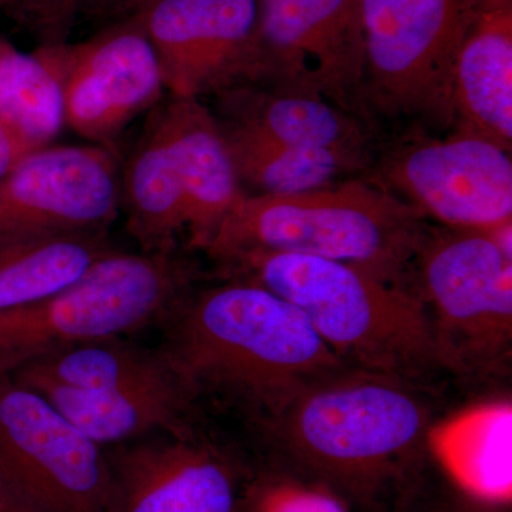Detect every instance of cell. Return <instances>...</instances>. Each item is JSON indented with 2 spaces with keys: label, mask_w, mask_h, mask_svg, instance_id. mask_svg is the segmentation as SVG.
<instances>
[{
  "label": "cell",
  "mask_w": 512,
  "mask_h": 512,
  "mask_svg": "<svg viewBox=\"0 0 512 512\" xmlns=\"http://www.w3.org/2000/svg\"><path fill=\"white\" fill-rule=\"evenodd\" d=\"M163 325L161 349L195 400L215 397L262 426L306 384L348 366L295 305L241 279L191 291Z\"/></svg>",
  "instance_id": "6da1fadb"
},
{
  "label": "cell",
  "mask_w": 512,
  "mask_h": 512,
  "mask_svg": "<svg viewBox=\"0 0 512 512\" xmlns=\"http://www.w3.org/2000/svg\"><path fill=\"white\" fill-rule=\"evenodd\" d=\"M431 423L416 383L348 365L306 384L264 429L303 476L376 511L412 485Z\"/></svg>",
  "instance_id": "7a4b0ae2"
},
{
  "label": "cell",
  "mask_w": 512,
  "mask_h": 512,
  "mask_svg": "<svg viewBox=\"0 0 512 512\" xmlns=\"http://www.w3.org/2000/svg\"><path fill=\"white\" fill-rule=\"evenodd\" d=\"M217 262L228 278L264 286L295 305L348 365L412 383L443 369L426 306L409 285L285 252H239Z\"/></svg>",
  "instance_id": "3957f363"
},
{
  "label": "cell",
  "mask_w": 512,
  "mask_h": 512,
  "mask_svg": "<svg viewBox=\"0 0 512 512\" xmlns=\"http://www.w3.org/2000/svg\"><path fill=\"white\" fill-rule=\"evenodd\" d=\"M427 229L426 217L392 192L350 180L278 197L245 192L207 254L214 261L248 251L315 256L406 285Z\"/></svg>",
  "instance_id": "277c9868"
},
{
  "label": "cell",
  "mask_w": 512,
  "mask_h": 512,
  "mask_svg": "<svg viewBox=\"0 0 512 512\" xmlns=\"http://www.w3.org/2000/svg\"><path fill=\"white\" fill-rule=\"evenodd\" d=\"M195 278L178 251L111 249L72 284L0 316V376L60 350L163 323Z\"/></svg>",
  "instance_id": "5b68a950"
},
{
  "label": "cell",
  "mask_w": 512,
  "mask_h": 512,
  "mask_svg": "<svg viewBox=\"0 0 512 512\" xmlns=\"http://www.w3.org/2000/svg\"><path fill=\"white\" fill-rule=\"evenodd\" d=\"M443 369L484 376L512 348V221L429 228L413 264Z\"/></svg>",
  "instance_id": "8992f818"
},
{
  "label": "cell",
  "mask_w": 512,
  "mask_h": 512,
  "mask_svg": "<svg viewBox=\"0 0 512 512\" xmlns=\"http://www.w3.org/2000/svg\"><path fill=\"white\" fill-rule=\"evenodd\" d=\"M476 0H362L366 110L451 128V86Z\"/></svg>",
  "instance_id": "52a82bcc"
},
{
  "label": "cell",
  "mask_w": 512,
  "mask_h": 512,
  "mask_svg": "<svg viewBox=\"0 0 512 512\" xmlns=\"http://www.w3.org/2000/svg\"><path fill=\"white\" fill-rule=\"evenodd\" d=\"M255 52L251 86L367 114L362 0H258Z\"/></svg>",
  "instance_id": "ba28073f"
},
{
  "label": "cell",
  "mask_w": 512,
  "mask_h": 512,
  "mask_svg": "<svg viewBox=\"0 0 512 512\" xmlns=\"http://www.w3.org/2000/svg\"><path fill=\"white\" fill-rule=\"evenodd\" d=\"M0 473L35 512H110L106 448L13 376H0Z\"/></svg>",
  "instance_id": "9c48e42d"
},
{
  "label": "cell",
  "mask_w": 512,
  "mask_h": 512,
  "mask_svg": "<svg viewBox=\"0 0 512 512\" xmlns=\"http://www.w3.org/2000/svg\"><path fill=\"white\" fill-rule=\"evenodd\" d=\"M116 151L49 146L0 175V247L20 242L107 237L119 217Z\"/></svg>",
  "instance_id": "30bf717a"
},
{
  "label": "cell",
  "mask_w": 512,
  "mask_h": 512,
  "mask_svg": "<svg viewBox=\"0 0 512 512\" xmlns=\"http://www.w3.org/2000/svg\"><path fill=\"white\" fill-rule=\"evenodd\" d=\"M367 180L443 227L488 229L512 221L511 153L484 138L410 134Z\"/></svg>",
  "instance_id": "8fae6325"
},
{
  "label": "cell",
  "mask_w": 512,
  "mask_h": 512,
  "mask_svg": "<svg viewBox=\"0 0 512 512\" xmlns=\"http://www.w3.org/2000/svg\"><path fill=\"white\" fill-rule=\"evenodd\" d=\"M62 87L66 126L114 151L124 130L164 100L160 63L134 20L100 28L79 43L37 47Z\"/></svg>",
  "instance_id": "7c38bea8"
},
{
  "label": "cell",
  "mask_w": 512,
  "mask_h": 512,
  "mask_svg": "<svg viewBox=\"0 0 512 512\" xmlns=\"http://www.w3.org/2000/svg\"><path fill=\"white\" fill-rule=\"evenodd\" d=\"M127 19L153 46L168 96L202 100L254 84L258 0H147Z\"/></svg>",
  "instance_id": "4fadbf2b"
},
{
  "label": "cell",
  "mask_w": 512,
  "mask_h": 512,
  "mask_svg": "<svg viewBox=\"0 0 512 512\" xmlns=\"http://www.w3.org/2000/svg\"><path fill=\"white\" fill-rule=\"evenodd\" d=\"M107 456L110 512H242L241 468L200 429L119 444Z\"/></svg>",
  "instance_id": "5bb4252c"
},
{
  "label": "cell",
  "mask_w": 512,
  "mask_h": 512,
  "mask_svg": "<svg viewBox=\"0 0 512 512\" xmlns=\"http://www.w3.org/2000/svg\"><path fill=\"white\" fill-rule=\"evenodd\" d=\"M453 133L484 138L511 153L512 0H476L451 86Z\"/></svg>",
  "instance_id": "9a60e30c"
},
{
  "label": "cell",
  "mask_w": 512,
  "mask_h": 512,
  "mask_svg": "<svg viewBox=\"0 0 512 512\" xmlns=\"http://www.w3.org/2000/svg\"><path fill=\"white\" fill-rule=\"evenodd\" d=\"M215 116L291 146L328 151L367 167L369 124L332 101L306 94L239 86L215 96Z\"/></svg>",
  "instance_id": "2e32d148"
},
{
  "label": "cell",
  "mask_w": 512,
  "mask_h": 512,
  "mask_svg": "<svg viewBox=\"0 0 512 512\" xmlns=\"http://www.w3.org/2000/svg\"><path fill=\"white\" fill-rule=\"evenodd\" d=\"M165 104L183 177L188 244L207 252L245 191L214 111L198 99L170 96Z\"/></svg>",
  "instance_id": "e0dca14e"
},
{
  "label": "cell",
  "mask_w": 512,
  "mask_h": 512,
  "mask_svg": "<svg viewBox=\"0 0 512 512\" xmlns=\"http://www.w3.org/2000/svg\"><path fill=\"white\" fill-rule=\"evenodd\" d=\"M126 227L143 252L178 251L185 232L183 177L165 100L151 111L120 175Z\"/></svg>",
  "instance_id": "ac0fdd59"
},
{
  "label": "cell",
  "mask_w": 512,
  "mask_h": 512,
  "mask_svg": "<svg viewBox=\"0 0 512 512\" xmlns=\"http://www.w3.org/2000/svg\"><path fill=\"white\" fill-rule=\"evenodd\" d=\"M427 451L448 478L473 500H512V403L487 400L431 423Z\"/></svg>",
  "instance_id": "d6986e66"
},
{
  "label": "cell",
  "mask_w": 512,
  "mask_h": 512,
  "mask_svg": "<svg viewBox=\"0 0 512 512\" xmlns=\"http://www.w3.org/2000/svg\"><path fill=\"white\" fill-rule=\"evenodd\" d=\"M33 390L84 436L104 448L154 434H185L200 429L198 402L183 384L113 392H84L59 386Z\"/></svg>",
  "instance_id": "ffe728a7"
},
{
  "label": "cell",
  "mask_w": 512,
  "mask_h": 512,
  "mask_svg": "<svg viewBox=\"0 0 512 512\" xmlns=\"http://www.w3.org/2000/svg\"><path fill=\"white\" fill-rule=\"evenodd\" d=\"M10 376L32 389L59 386L84 392L184 386L161 346L147 348L124 336L60 350Z\"/></svg>",
  "instance_id": "44dd1931"
},
{
  "label": "cell",
  "mask_w": 512,
  "mask_h": 512,
  "mask_svg": "<svg viewBox=\"0 0 512 512\" xmlns=\"http://www.w3.org/2000/svg\"><path fill=\"white\" fill-rule=\"evenodd\" d=\"M218 123L242 190L247 187L255 195L301 194L365 170L338 154L291 146L228 121Z\"/></svg>",
  "instance_id": "7402d4cb"
},
{
  "label": "cell",
  "mask_w": 512,
  "mask_h": 512,
  "mask_svg": "<svg viewBox=\"0 0 512 512\" xmlns=\"http://www.w3.org/2000/svg\"><path fill=\"white\" fill-rule=\"evenodd\" d=\"M0 120L22 153L53 146L66 127L62 87L37 52L0 37Z\"/></svg>",
  "instance_id": "603a6c76"
},
{
  "label": "cell",
  "mask_w": 512,
  "mask_h": 512,
  "mask_svg": "<svg viewBox=\"0 0 512 512\" xmlns=\"http://www.w3.org/2000/svg\"><path fill=\"white\" fill-rule=\"evenodd\" d=\"M111 249L107 237L45 239L0 247V316L72 284Z\"/></svg>",
  "instance_id": "cb8c5ba5"
},
{
  "label": "cell",
  "mask_w": 512,
  "mask_h": 512,
  "mask_svg": "<svg viewBox=\"0 0 512 512\" xmlns=\"http://www.w3.org/2000/svg\"><path fill=\"white\" fill-rule=\"evenodd\" d=\"M242 512H348L325 485L291 477H265L247 485Z\"/></svg>",
  "instance_id": "d4e9b609"
},
{
  "label": "cell",
  "mask_w": 512,
  "mask_h": 512,
  "mask_svg": "<svg viewBox=\"0 0 512 512\" xmlns=\"http://www.w3.org/2000/svg\"><path fill=\"white\" fill-rule=\"evenodd\" d=\"M0 9L39 40L40 46L69 42L80 0H0Z\"/></svg>",
  "instance_id": "484cf974"
},
{
  "label": "cell",
  "mask_w": 512,
  "mask_h": 512,
  "mask_svg": "<svg viewBox=\"0 0 512 512\" xmlns=\"http://www.w3.org/2000/svg\"><path fill=\"white\" fill-rule=\"evenodd\" d=\"M23 156L25 154L22 153L9 131L6 130L5 124L0 120V175L5 174Z\"/></svg>",
  "instance_id": "4316f807"
},
{
  "label": "cell",
  "mask_w": 512,
  "mask_h": 512,
  "mask_svg": "<svg viewBox=\"0 0 512 512\" xmlns=\"http://www.w3.org/2000/svg\"><path fill=\"white\" fill-rule=\"evenodd\" d=\"M0 512H35L0 473Z\"/></svg>",
  "instance_id": "83f0119b"
}]
</instances>
